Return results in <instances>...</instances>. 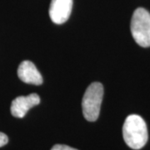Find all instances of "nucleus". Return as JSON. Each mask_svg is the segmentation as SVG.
<instances>
[{"label":"nucleus","instance_id":"1","mask_svg":"<svg viewBox=\"0 0 150 150\" xmlns=\"http://www.w3.org/2000/svg\"><path fill=\"white\" fill-rule=\"evenodd\" d=\"M125 143L133 149H142L148 141V129L144 120L137 114L127 117L123 126Z\"/></svg>","mask_w":150,"mask_h":150},{"label":"nucleus","instance_id":"2","mask_svg":"<svg viewBox=\"0 0 150 150\" xmlns=\"http://www.w3.org/2000/svg\"><path fill=\"white\" fill-rule=\"evenodd\" d=\"M103 97V87L102 83L94 82L86 89L82 101L83 113L84 118L89 122L96 121L100 112V108Z\"/></svg>","mask_w":150,"mask_h":150},{"label":"nucleus","instance_id":"3","mask_svg":"<svg viewBox=\"0 0 150 150\" xmlns=\"http://www.w3.org/2000/svg\"><path fill=\"white\" fill-rule=\"evenodd\" d=\"M131 33L135 42L141 47H150V13L139 8L134 11L131 20Z\"/></svg>","mask_w":150,"mask_h":150},{"label":"nucleus","instance_id":"4","mask_svg":"<svg viewBox=\"0 0 150 150\" xmlns=\"http://www.w3.org/2000/svg\"><path fill=\"white\" fill-rule=\"evenodd\" d=\"M73 0H52L49 6V17L54 23L62 24L69 18Z\"/></svg>","mask_w":150,"mask_h":150},{"label":"nucleus","instance_id":"5","mask_svg":"<svg viewBox=\"0 0 150 150\" xmlns=\"http://www.w3.org/2000/svg\"><path fill=\"white\" fill-rule=\"evenodd\" d=\"M40 98L37 93H31L28 96L17 97L11 104V113L13 117L23 118L31 108L39 104Z\"/></svg>","mask_w":150,"mask_h":150},{"label":"nucleus","instance_id":"6","mask_svg":"<svg viewBox=\"0 0 150 150\" xmlns=\"http://www.w3.org/2000/svg\"><path fill=\"white\" fill-rule=\"evenodd\" d=\"M18 76L20 80L26 83L34 85H40L43 83V77L41 74L37 69L36 66L28 60L23 61L19 64Z\"/></svg>","mask_w":150,"mask_h":150},{"label":"nucleus","instance_id":"7","mask_svg":"<svg viewBox=\"0 0 150 150\" xmlns=\"http://www.w3.org/2000/svg\"><path fill=\"white\" fill-rule=\"evenodd\" d=\"M51 150H78V149H74V148H71V147H69V146H67V145L56 144V145H54Z\"/></svg>","mask_w":150,"mask_h":150},{"label":"nucleus","instance_id":"8","mask_svg":"<svg viewBox=\"0 0 150 150\" xmlns=\"http://www.w3.org/2000/svg\"><path fill=\"white\" fill-rule=\"evenodd\" d=\"M8 142V136H7L5 134L0 132V148L7 144Z\"/></svg>","mask_w":150,"mask_h":150}]
</instances>
